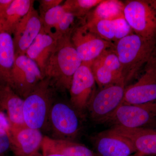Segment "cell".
<instances>
[{
    "label": "cell",
    "mask_w": 156,
    "mask_h": 156,
    "mask_svg": "<svg viewBox=\"0 0 156 156\" xmlns=\"http://www.w3.org/2000/svg\"><path fill=\"white\" fill-rule=\"evenodd\" d=\"M124 17L134 33L156 39V0L125 1Z\"/></svg>",
    "instance_id": "cell-4"
},
{
    "label": "cell",
    "mask_w": 156,
    "mask_h": 156,
    "mask_svg": "<svg viewBox=\"0 0 156 156\" xmlns=\"http://www.w3.org/2000/svg\"><path fill=\"white\" fill-rule=\"evenodd\" d=\"M32 0H13L4 17L0 19V30L13 35L20 20L34 6Z\"/></svg>",
    "instance_id": "cell-21"
},
{
    "label": "cell",
    "mask_w": 156,
    "mask_h": 156,
    "mask_svg": "<svg viewBox=\"0 0 156 156\" xmlns=\"http://www.w3.org/2000/svg\"><path fill=\"white\" fill-rule=\"evenodd\" d=\"M71 34L58 39L44 71V78L61 91L69 90L73 76L83 63L71 40Z\"/></svg>",
    "instance_id": "cell-1"
},
{
    "label": "cell",
    "mask_w": 156,
    "mask_h": 156,
    "mask_svg": "<svg viewBox=\"0 0 156 156\" xmlns=\"http://www.w3.org/2000/svg\"><path fill=\"white\" fill-rule=\"evenodd\" d=\"M90 63L83 62L73 76L69 90L70 103L81 115L88 109L96 92Z\"/></svg>",
    "instance_id": "cell-10"
},
{
    "label": "cell",
    "mask_w": 156,
    "mask_h": 156,
    "mask_svg": "<svg viewBox=\"0 0 156 156\" xmlns=\"http://www.w3.org/2000/svg\"><path fill=\"white\" fill-rule=\"evenodd\" d=\"M76 18L72 12L67 10L51 33L53 34L57 40L66 35L72 33L76 27L74 25Z\"/></svg>",
    "instance_id": "cell-27"
},
{
    "label": "cell",
    "mask_w": 156,
    "mask_h": 156,
    "mask_svg": "<svg viewBox=\"0 0 156 156\" xmlns=\"http://www.w3.org/2000/svg\"><path fill=\"white\" fill-rule=\"evenodd\" d=\"M42 151L43 156H65L56 152L47 150Z\"/></svg>",
    "instance_id": "cell-32"
},
{
    "label": "cell",
    "mask_w": 156,
    "mask_h": 156,
    "mask_svg": "<svg viewBox=\"0 0 156 156\" xmlns=\"http://www.w3.org/2000/svg\"><path fill=\"white\" fill-rule=\"evenodd\" d=\"M91 67L95 83L99 89L114 83L122 78L115 75L98 58L92 62Z\"/></svg>",
    "instance_id": "cell-23"
},
{
    "label": "cell",
    "mask_w": 156,
    "mask_h": 156,
    "mask_svg": "<svg viewBox=\"0 0 156 156\" xmlns=\"http://www.w3.org/2000/svg\"><path fill=\"white\" fill-rule=\"evenodd\" d=\"M93 140L100 156H129L136 152L129 140L112 129L98 134Z\"/></svg>",
    "instance_id": "cell-13"
},
{
    "label": "cell",
    "mask_w": 156,
    "mask_h": 156,
    "mask_svg": "<svg viewBox=\"0 0 156 156\" xmlns=\"http://www.w3.org/2000/svg\"><path fill=\"white\" fill-rule=\"evenodd\" d=\"M124 2L119 0H102L82 21V24L99 20H111L124 17Z\"/></svg>",
    "instance_id": "cell-22"
},
{
    "label": "cell",
    "mask_w": 156,
    "mask_h": 156,
    "mask_svg": "<svg viewBox=\"0 0 156 156\" xmlns=\"http://www.w3.org/2000/svg\"><path fill=\"white\" fill-rule=\"evenodd\" d=\"M82 25L101 38L114 44L134 33L124 17Z\"/></svg>",
    "instance_id": "cell-17"
},
{
    "label": "cell",
    "mask_w": 156,
    "mask_h": 156,
    "mask_svg": "<svg viewBox=\"0 0 156 156\" xmlns=\"http://www.w3.org/2000/svg\"><path fill=\"white\" fill-rule=\"evenodd\" d=\"M156 101V50L134 83L126 87L122 104L138 105Z\"/></svg>",
    "instance_id": "cell-7"
},
{
    "label": "cell",
    "mask_w": 156,
    "mask_h": 156,
    "mask_svg": "<svg viewBox=\"0 0 156 156\" xmlns=\"http://www.w3.org/2000/svg\"><path fill=\"white\" fill-rule=\"evenodd\" d=\"M116 133L129 140L136 150L145 156L156 155V129L148 128H129L114 126Z\"/></svg>",
    "instance_id": "cell-16"
},
{
    "label": "cell",
    "mask_w": 156,
    "mask_h": 156,
    "mask_svg": "<svg viewBox=\"0 0 156 156\" xmlns=\"http://www.w3.org/2000/svg\"><path fill=\"white\" fill-rule=\"evenodd\" d=\"M10 150H11L10 132L0 129V156H7Z\"/></svg>",
    "instance_id": "cell-28"
},
{
    "label": "cell",
    "mask_w": 156,
    "mask_h": 156,
    "mask_svg": "<svg viewBox=\"0 0 156 156\" xmlns=\"http://www.w3.org/2000/svg\"><path fill=\"white\" fill-rule=\"evenodd\" d=\"M13 1V0H0V19L4 17Z\"/></svg>",
    "instance_id": "cell-31"
},
{
    "label": "cell",
    "mask_w": 156,
    "mask_h": 156,
    "mask_svg": "<svg viewBox=\"0 0 156 156\" xmlns=\"http://www.w3.org/2000/svg\"><path fill=\"white\" fill-rule=\"evenodd\" d=\"M15 57L13 36L0 30V85H10Z\"/></svg>",
    "instance_id": "cell-19"
},
{
    "label": "cell",
    "mask_w": 156,
    "mask_h": 156,
    "mask_svg": "<svg viewBox=\"0 0 156 156\" xmlns=\"http://www.w3.org/2000/svg\"><path fill=\"white\" fill-rule=\"evenodd\" d=\"M129 156H145L143 154H142L138 152H136L135 153Z\"/></svg>",
    "instance_id": "cell-33"
},
{
    "label": "cell",
    "mask_w": 156,
    "mask_h": 156,
    "mask_svg": "<svg viewBox=\"0 0 156 156\" xmlns=\"http://www.w3.org/2000/svg\"><path fill=\"white\" fill-rule=\"evenodd\" d=\"M24 99L8 85H0V111L6 113L10 129L26 126L23 117Z\"/></svg>",
    "instance_id": "cell-15"
},
{
    "label": "cell",
    "mask_w": 156,
    "mask_h": 156,
    "mask_svg": "<svg viewBox=\"0 0 156 156\" xmlns=\"http://www.w3.org/2000/svg\"><path fill=\"white\" fill-rule=\"evenodd\" d=\"M31 156H43V155H42V154H40L38 152L37 153L35 154L34 155Z\"/></svg>",
    "instance_id": "cell-34"
},
{
    "label": "cell",
    "mask_w": 156,
    "mask_h": 156,
    "mask_svg": "<svg viewBox=\"0 0 156 156\" xmlns=\"http://www.w3.org/2000/svg\"><path fill=\"white\" fill-rule=\"evenodd\" d=\"M42 28L41 18L34 6L20 20L12 35L16 55L25 54Z\"/></svg>",
    "instance_id": "cell-12"
},
{
    "label": "cell",
    "mask_w": 156,
    "mask_h": 156,
    "mask_svg": "<svg viewBox=\"0 0 156 156\" xmlns=\"http://www.w3.org/2000/svg\"><path fill=\"white\" fill-rule=\"evenodd\" d=\"M0 129L10 132V126L8 118L3 112L0 111Z\"/></svg>",
    "instance_id": "cell-30"
},
{
    "label": "cell",
    "mask_w": 156,
    "mask_h": 156,
    "mask_svg": "<svg viewBox=\"0 0 156 156\" xmlns=\"http://www.w3.org/2000/svg\"><path fill=\"white\" fill-rule=\"evenodd\" d=\"M102 0H67L63 4L67 11L72 12L76 18L83 20Z\"/></svg>",
    "instance_id": "cell-24"
},
{
    "label": "cell",
    "mask_w": 156,
    "mask_h": 156,
    "mask_svg": "<svg viewBox=\"0 0 156 156\" xmlns=\"http://www.w3.org/2000/svg\"><path fill=\"white\" fill-rule=\"evenodd\" d=\"M66 11L63 4L47 11L41 17L44 29L47 32H52Z\"/></svg>",
    "instance_id": "cell-25"
},
{
    "label": "cell",
    "mask_w": 156,
    "mask_h": 156,
    "mask_svg": "<svg viewBox=\"0 0 156 156\" xmlns=\"http://www.w3.org/2000/svg\"><path fill=\"white\" fill-rule=\"evenodd\" d=\"M156 120V101L138 105L122 104L107 122L123 128H145Z\"/></svg>",
    "instance_id": "cell-9"
},
{
    "label": "cell",
    "mask_w": 156,
    "mask_h": 156,
    "mask_svg": "<svg viewBox=\"0 0 156 156\" xmlns=\"http://www.w3.org/2000/svg\"><path fill=\"white\" fill-rule=\"evenodd\" d=\"M97 58L118 77H123L122 65L114 48L105 51Z\"/></svg>",
    "instance_id": "cell-26"
},
{
    "label": "cell",
    "mask_w": 156,
    "mask_h": 156,
    "mask_svg": "<svg viewBox=\"0 0 156 156\" xmlns=\"http://www.w3.org/2000/svg\"><path fill=\"white\" fill-rule=\"evenodd\" d=\"M11 151L16 156H31L39 152L44 136L38 129L25 126L10 129Z\"/></svg>",
    "instance_id": "cell-14"
},
{
    "label": "cell",
    "mask_w": 156,
    "mask_h": 156,
    "mask_svg": "<svg viewBox=\"0 0 156 156\" xmlns=\"http://www.w3.org/2000/svg\"><path fill=\"white\" fill-rule=\"evenodd\" d=\"M114 44V49L122 65L127 87L155 52L156 39L146 38L133 33Z\"/></svg>",
    "instance_id": "cell-2"
},
{
    "label": "cell",
    "mask_w": 156,
    "mask_h": 156,
    "mask_svg": "<svg viewBox=\"0 0 156 156\" xmlns=\"http://www.w3.org/2000/svg\"><path fill=\"white\" fill-rule=\"evenodd\" d=\"M81 115L70 103L62 101L53 102L48 124L57 139L73 140L80 132Z\"/></svg>",
    "instance_id": "cell-6"
},
{
    "label": "cell",
    "mask_w": 156,
    "mask_h": 156,
    "mask_svg": "<svg viewBox=\"0 0 156 156\" xmlns=\"http://www.w3.org/2000/svg\"><path fill=\"white\" fill-rule=\"evenodd\" d=\"M39 3V14L41 17L47 11L54 7L62 5V0H40Z\"/></svg>",
    "instance_id": "cell-29"
},
{
    "label": "cell",
    "mask_w": 156,
    "mask_h": 156,
    "mask_svg": "<svg viewBox=\"0 0 156 156\" xmlns=\"http://www.w3.org/2000/svg\"><path fill=\"white\" fill-rule=\"evenodd\" d=\"M42 150L56 152L65 156H98L84 144L73 140L57 139L44 136Z\"/></svg>",
    "instance_id": "cell-20"
},
{
    "label": "cell",
    "mask_w": 156,
    "mask_h": 156,
    "mask_svg": "<svg viewBox=\"0 0 156 156\" xmlns=\"http://www.w3.org/2000/svg\"><path fill=\"white\" fill-rule=\"evenodd\" d=\"M57 41L53 34L47 32L43 27L26 52V56L38 66L43 75L48 59L56 48Z\"/></svg>",
    "instance_id": "cell-18"
},
{
    "label": "cell",
    "mask_w": 156,
    "mask_h": 156,
    "mask_svg": "<svg viewBox=\"0 0 156 156\" xmlns=\"http://www.w3.org/2000/svg\"><path fill=\"white\" fill-rule=\"evenodd\" d=\"M126 87L124 78L96 90L87 109L97 123H107L122 102Z\"/></svg>",
    "instance_id": "cell-5"
},
{
    "label": "cell",
    "mask_w": 156,
    "mask_h": 156,
    "mask_svg": "<svg viewBox=\"0 0 156 156\" xmlns=\"http://www.w3.org/2000/svg\"><path fill=\"white\" fill-rule=\"evenodd\" d=\"M37 64L26 54L16 55L10 86L24 99L44 79Z\"/></svg>",
    "instance_id": "cell-8"
},
{
    "label": "cell",
    "mask_w": 156,
    "mask_h": 156,
    "mask_svg": "<svg viewBox=\"0 0 156 156\" xmlns=\"http://www.w3.org/2000/svg\"><path fill=\"white\" fill-rule=\"evenodd\" d=\"M71 40L83 62L90 64L115 46L114 43L101 38L83 25L74 29Z\"/></svg>",
    "instance_id": "cell-11"
},
{
    "label": "cell",
    "mask_w": 156,
    "mask_h": 156,
    "mask_svg": "<svg viewBox=\"0 0 156 156\" xmlns=\"http://www.w3.org/2000/svg\"><path fill=\"white\" fill-rule=\"evenodd\" d=\"M53 87L50 79L45 77L23 99V117L27 127L41 130L48 125Z\"/></svg>",
    "instance_id": "cell-3"
}]
</instances>
